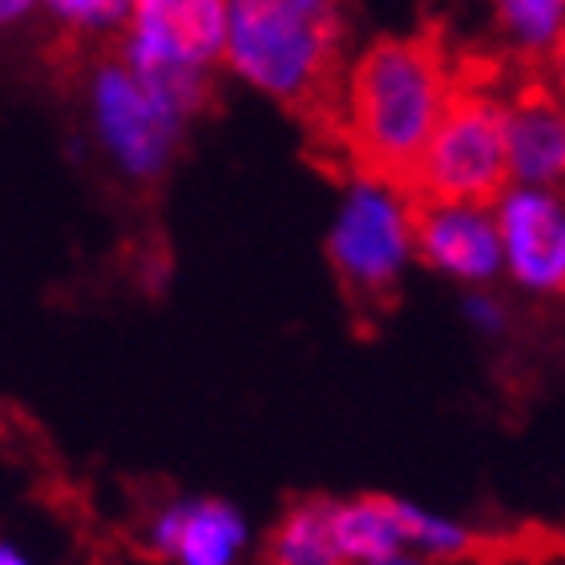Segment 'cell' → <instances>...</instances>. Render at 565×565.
<instances>
[{
  "label": "cell",
  "mask_w": 565,
  "mask_h": 565,
  "mask_svg": "<svg viewBox=\"0 0 565 565\" xmlns=\"http://www.w3.org/2000/svg\"><path fill=\"white\" fill-rule=\"evenodd\" d=\"M513 186H565V97L550 82H533L505 109Z\"/></svg>",
  "instance_id": "9c48e42d"
},
{
  "label": "cell",
  "mask_w": 565,
  "mask_h": 565,
  "mask_svg": "<svg viewBox=\"0 0 565 565\" xmlns=\"http://www.w3.org/2000/svg\"><path fill=\"white\" fill-rule=\"evenodd\" d=\"M121 41L126 36L89 49V57H85V65L94 73L97 126H102V138L114 146V153L134 174L153 178L166 170L190 118L134 70Z\"/></svg>",
  "instance_id": "5b68a950"
},
{
  "label": "cell",
  "mask_w": 565,
  "mask_h": 565,
  "mask_svg": "<svg viewBox=\"0 0 565 565\" xmlns=\"http://www.w3.org/2000/svg\"><path fill=\"white\" fill-rule=\"evenodd\" d=\"M153 550L178 557L182 565H235V554L247 542V525L223 501H190L170 505L153 521Z\"/></svg>",
  "instance_id": "30bf717a"
},
{
  "label": "cell",
  "mask_w": 565,
  "mask_h": 565,
  "mask_svg": "<svg viewBox=\"0 0 565 565\" xmlns=\"http://www.w3.org/2000/svg\"><path fill=\"white\" fill-rule=\"evenodd\" d=\"M497 226L513 287L537 299L565 295V190L509 186L497 199Z\"/></svg>",
  "instance_id": "8992f818"
},
{
  "label": "cell",
  "mask_w": 565,
  "mask_h": 565,
  "mask_svg": "<svg viewBox=\"0 0 565 565\" xmlns=\"http://www.w3.org/2000/svg\"><path fill=\"white\" fill-rule=\"evenodd\" d=\"M0 565H29V562H24V557L12 550V545H0Z\"/></svg>",
  "instance_id": "d6986e66"
},
{
  "label": "cell",
  "mask_w": 565,
  "mask_h": 565,
  "mask_svg": "<svg viewBox=\"0 0 565 565\" xmlns=\"http://www.w3.org/2000/svg\"><path fill=\"white\" fill-rule=\"evenodd\" d=\"M545 82L554 85L557 94H562V97H565V45H562V49H557L554 57H550V77H545Z\"/></svg>",
  "instance_id": "2e32d148"
},
{
  "label": "cell",
  "mask_w": 565,
  "mask_h": 565,
  "mask_svg": "<svg viewBox=\"0 0 565 565\" xmlns=\"http://www.w3.org/2000/svg\"><path fill=\"white\" fill-rule=\"evenodd\" d=\"M231 0H138L130 45L146 57L211 73L226 57Z\"/></svg>",
  "instance_id": "ba28073f"
},
{
  "label": "cell",
  "mask_w": 565,
  "mask_h": 565,
  "mask_svg": "<svg viewBox=\"0 0 565 565\" xmlns=\"http://www.w3.org/2000/svg\"><path fill=\"white\" fill-rule=\"evenodd\" d=\"M380 565H433V562H413V557H392V562H380Z\"/></svg>",
  "instance_id": "ffe728a7"
},
{
  "label": "cell",
  "mask_w": 565,
  "mask_h": 565,
  "mask_svg": "<svg viewBox=\"0 0 565 565\" xmlns=\"http://www.w3.org/2000/svg\"><path fill=\"white\" fill-rule=\"evenodd\" d=\"M416 263L469 291L501 279L505 250L497 211L481 202H416Z\"/></svg>",
  "instance_id": "52a82bcc"
},
{
  "label": "cell",
  "mask_w": 565,
  "mask_h": 565,
  "mask_svg": "<svg viewBox=\"0 0 565 565\" xmlns=\"http://www.w3.org/2000/svg\"><path fill=\"white\" fill-rule=\"evenodd\" d=\"M497 33L513 53L550 61L565 45V0H493Z\"/></svg>",
  "instance_id": "4fadbf2b"
},
{
  "label": "cell",
  "mask_w": 565,
  "mask_h": 565,
  "mask_svg": "<svg viewBox=\"0 0 565 565\" xmlns=\"http://www.w3.org/2000/svg\"><path fill=\"white\" fill-rule=\"evenodd\" d=\"M29 4H33V0H0V24L12 21V17H21Z\"/></svg>",
  "instance_id": "e0dca14e"
},
{
  "label": "cell",
  "mask_w": 565,
  "mask_h": 565,
  "mask_svg": "<svg viewBox=\"0 0 565 565\" xmlns=\"http://www.w3.org/2000/svg\"><path fill=\"white\" fill-rule=\"evenodd\" d=\"M457 85L448 53L433 33L372 41L343 82L340 141L348 170L408 190Z\"/></svg>",
  "instance_id": "6da1fadb"
},
{
  "label": "cell",
  "mask_w": 565,
  "mask_h": 565,
  "mask_svg": "<svg viewBox=\"0 0 565 565\" xmlns=\"http://www.w3.org/2000/svg\"><path fill=\"white\" fill-rule=\"evenodd\" d=\"M303 9H319V12H340V0H295Z\"/></svg>",
  "instance_id": "ac0fdd59"
},
{
  "label": "cell",
  "mask_w": 565,
  "mask_h": 565,
  "mask_svg": "<svg viewBox=\"0 0 565 565\" xmlns=\"http://www.w3.org/2000/svg\"><path fill=\"white\" fill-rule=\"evenodd\" d=\"M505 109L509 97L460 82L440 130L433 134L413 182H408V194L416 202H481V206H497V199L513 186Z\"/></svg>",
  "instance_id": "277c9868"
},
{
  "label": "cell",
  "mask_w": 565,
  "mask_h": 565,
  "mask_svg": "<svg viewBox=\"0 0 565 565\" xmlns=\"http://www.w3.org/2000/svg\"><path fill=\"white\" fill-rule=\"evenodd\" d=\"M343 21L295 0H231L223 65L343 153Z\"/></svg>",
  "instance_id": "7a4b0ae2"
},
{
  "label": "cell",
  "mask_w": 565,
  "mask_h": 565,
  "mask_svg": "<svg viewBox=\"0 0 565 565\" xmlns=\"http://www.w3.org/2000/svg\"><path fill=\"white\" fill-rule=\"evenodd\" d=\"M267 565H348L335 545V501H295L267 537Z\"/></svg>",
  "instance_id": "8fae6325"
},
{
  "label": "cell",
  "mask_w": 565,
  "mask_h": 565,
  "mask_svg": "<svg viewBox=\"0 0 565 565\" xmlns=\"http://www.w3.org/2000/svg\"><path fill=\"white\" fill-rule=\"evenodd\" d=\"M328 263L355 319L376 323L401 299L416 263V202L396 182L352 174L328 231Z\"/></svg>",
  "instance_id": "3957f363"
},
{
  "label": "cell",
  "mask_w": 565,
  "mask_h": 565,
  "mask_svg": "<svg viewBox=\"0 0 565 565\" xmlns=\"http://www.w3.org/2000/svg\"><path fill=\"white\" fill-rule=\"evenodd\" d=\"M335 545H340L343 562L380 565L401 557V530L392 518V501L380 493H367L360 501H343L335 505Z\"/></svg>",
  "instance_id": "7c38bea8"
},
{
  "label": "cell",
  "mask_w": 565,
  "mask_h": 565,
  "mask_svg": "<svg viewBox=\"0 0 565 565\" xmlns=\"http://www.w3.org/2000/svg\"><path fill=\"white\" fill-rule=\"evenodd\" d=\"M61 21V36L77 45H106L130 33L138 0H45Z\"/></svg>",
  "instance_id": "5bb4252c"
},
{
  "label": "cell",
  "mask_w": 565,
  "mask_h": 565,
  "mask_svg": "<svg viewBox=\"0 0 565 565\" xmlns=\"http://www.w3.org/2000/svg\"><path fill=\"white\" fill-rule=\"evenodd\" d=\"M465 316H469L472 328L484 331V335H501L509 323L505 303L497 299L493 287H472V291H465Z\"/></svg>",
  "instance_id": "9a60e30c"
}]
</instances>
